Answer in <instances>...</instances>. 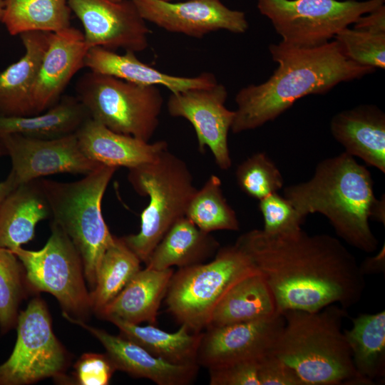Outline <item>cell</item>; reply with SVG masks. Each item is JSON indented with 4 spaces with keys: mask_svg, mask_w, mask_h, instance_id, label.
Returning <instances> with one entry per match:
<instances>
[{
    "mask_svg": "<svg viewBox=\"0 0 385 385\" xmlns=\"http://www.w3.org/2000/svg\"><path fill=\"white\" fill-rule=\"evenodd\" d=\"M51 32L19 35L24 54L0 73V117L34 115L32 93Z\"/></svg>",
    "mask_w": 385,
    "mask_h": 385,
    "instance_id": "22",
    "label": "cell"
},
{
    "mask_svg": "<svg viewBox=\"0 0 385 385\" xmlns=\"http://www.w3.org/2000/svg\"><path fill=\"white\" fill-rule=\"evenodd\" d=\"M91 118L76 96L63 95L47 111L29 116L0 117V138L19 134L37 139H55L76 133Z\"/></svg>",
    "mask_w": 385,
    "mask_h": 385,
    "instance_id": "26",
    "label": "cell"
},
{
    "mask_svg": "<svg viewBox=\"0 0 385 385\" xmlns=\"http://www.w3.org/2000/svg\"><path fill=\"white\" fill-rule=\"evenodd\" d=\"M269 51L278 66L266 81L250 84L236 94L237 109L230 129L235 134L275 120L301 98L324 94L342 82L376 71L347 58L334 39L311 48L280 41L270 44Z\"/></svg>",
    "mask_w": 385,
    "mask_h": 385,
    "instance_id": "2",
    "label": "cell"
},
{
    "mask_svg": "<svg viewBox=\"0 0 385 385\" xmlns=\"http://www.w3.org/2000/svg\"><path fill=\"white\" fill-rule=\"evenodd\" d=\"M17 339L8 359L0 365V385H24L60 377L67 354L52 330L43 301L36 297L18 315Z\"/></svg>",
    "mask_w": 385,
    "mask_h": 385,
    "instance_id": "11",
    "label": "cell"
},
{
    "mask_svg": "<svg viewBox=\"0 0 385 385\" xmlns=\"http://www.w3.org/2000/svg\"><path fill=\"white\" fill-rule=\"evenodd\" d=\"M347 309L337 304L316 312L289 309L273 354L304 385H369L355 369L342 331Z\"/></svg>",
    "mask_w": 385,
    "mask_h": 385,
    "instance_id": "4",
    "label": "cell"
},
{
    "mask_svg": "<svg viewBox=\"0 0 385 385\" xmlns=\"http://www.w3.org/2000/svg\"><path fill=\"white\" fill-rule=\"evenodd\" d=\"M226 87L222 83L201 88L171 93L167 102L170 115L183 118L193 126L198 149L208 148L216 165L222 170L232 165L228 146V133L235 118V111L227 109Z\"/></svg>",
    "mask_w": 385,
    "mask_h": 385,
    "instance_id": "12",
    "label": "cell"
},
{
    "mask_svg": "<svg viewBox=\"0 0 385 385\" xmlns=\"http://www.w3.org/2000/svg\"><path fill=\"white\" fill-rule=\"evenodd\" d=\"M64 318L92 334L104 346L116 370L135 378L151 380L158 385H188L197 376L199 365L169 363L153 356L138 344L119 335L88 325L83 320L63 313Z\"/></svg>",
    "mask_w": 385,
    "mask_h": 385,
    "instance_id": "18",
    "label": "cell"
},
{
    "mask_svg": "<svg viewBox=\"0 0 385 385\" xmlns=\"http://www.w3.org/2000/svg\"><path fill=\"white\" fill-rule=\"evenodd\" d=\"M260 360L240 361L209 370L210 385H260Z\"/></svg>",
    "mask_w": 385,
    "mask_h": 385,
    "instance_id": "38",
    "label": "cell"
},
{
    "mask_svg": "<svg viewBox=\"0 0 385 385\" xmlns=\"http://www.w3.org/2000/svg\"><path fill=\"white\" fill-rule=\"evenodd\" d=\"M362 274L365 277L371 274H378L385 272V246L383 245L381 250L374 256L364 259L359 264Z\"/></svg>",
    "mask_w": 385,
    "mask_h": 385,
    "instance_id": "41",
    "label": "cell"
},
{
    "mask_svg": "<svg viewBox=\"0 0 385 385\" xmlns=\"http://www.w3.org/2000/svg\"><path fill=\"white\" fill-rule=\"evenodd\" d=\"M51 232L39 250L20 247L11 251L21 262L26 282L33 289L51 294L63 313L83 320L92 307L81 255L66 233L53 221Z\"/></svg>",
    "mask_w": 385,
    "mask_h": 385,
    "instance_id": "10",
    "label": "cell"
},
{
    "mask_svg": "<svg viewBox=\"0 0 385 385\" xmlns=\"http://www.w3.org/2000/svg\"><path fill=\"white\" fill-rule=\"evenodd\" d=\"M4 0H0V22H1L4 14Z\"/></svg>",
    "mask_w": 385,
    "mask_h": 385,
    "instance_id": "43",
    "label": "cell"
},
{
    "mask_svg": "<svg viewBox=\"0 0 385 385\" xmlns=\"http://www.w3.org/2000/svg\"><path fill=\"white\" fill-rule=\"evenodd\" d=\"M85 67L89 71L107 74L134 83L163 86L171 93L212 86L217 83L215 76L204 72L195 77L176 76L163 73L141 62L135 52L123 54L100 46L91 47L85 58Z\"/></svg>",
    "mask_w": 385,
    "mask_h": 385,
    "instance_id": "21",
    "label": "cell"
},
{
    "mask_svg": "<svg viewBox=\"0 0 385 385\" xmlns=\"http://www.w3.org/2000/svg\"><path fill=\"white\" fill-rule=\"evenodd\" d=\"M173 273V268L140 269L98 314L106 320L118 318L135 324H155Z\"/></svg>",
    "mask_w": 385,
    "mask_h": 385,
    "instance_id": "23",
    "label": "cell"
},
{
    "mask_svg": "<svg viewBox=\"0 0 385 385\" xmlns=\"http://www.w3.org/2000/svg\"><path fill=\"white\" fill-rule=\"evenodd\" d=\"M284 324L282 314L242 323L207 326L202 331L197 363L207 369L260 360L273 353Z\"/></svg>",
    "mask_w": 385,
    "mask_h": 385,
    "instance_id": "14",
    "label": "cell"
},
{
    "mask_svg": "<svg viewBox=\"0 0 385 385\" xmlns=\"http://www.w3.org/2000/svg\"><path fill=\"white\" fill-rule=\"evenodd\" d=\"M50 217L39 179L18 185L0 203V247L14 250L29 242L38 222Z\"/></svg>",
    "mask_w": 385,
    "mask_h": 385,
    "instance_id": "24",
    "label": "cell"
},
{
    "mask_svg": "<svg viewBox=\"0 0 385 385\" xmlns=\"http://www.w3.org/2000/svg\"><path fill=\"white\" fill-rule=\"evenodd\" d=\"M24 267L10 250L0 247V328L5 333L16 325L19 307L25 295Z\"/></svg>",
    "mask_w": 385,
    "mask_h": 385,
    "instance_id": "33",
    "label": "cell"
},
{
    "mask_svg": "<svg viewBox=\"0 0 385 385\" xmlns=\"http://www.w3.org/2000/svg\"><path fill=\"white\" fill-rule=\"evenodd\" d=\"M220 247L210 233L202 231L185 216L168 230L145 265L155 270L173 266L183 268L205 262Z\"/></svg>",
    "mask_w": 385,
    "mask_h": 385,
    "instance_id": "25",
    "label": "cell"
},
{
    "mask_svg": "<svg viewBox=\"0 0 385 385\" xmlns=\"http://www.w3.org/2000/svg\"><path fill=\"white\" fill-rule=\"evenodd\" d=\"M259 379L260 385H304L296 372L273 354L260 359Z\"/></svg>",
    "mask_w": 385,
    "mask_h": 385,
    "instance_id": "39",
    "label": "cell"
},
{
    "mask_svg": "<svg viewBox=\"0 0 385 385\" xmlns=\"http://www.w3.org/2000/svg\"><path fill=\"white\" fill-rule=\"evenodd\" d=\"M351 321L344 334L354 366L369 385L375 384L385 376V311L360 314Z\"/></svg>",
    "mask_w": 385,
    "mask_h": 385,
    "instance_id": "29",
    "label": "cell"
},
{
    "mask_svg": "<svg viewBox=\"0 0 385 385\" xmlns=\"http://www.w3.org/2000/svg\"><path fill=\"white\" fill-rule=\"evenodd\" d=\"M75 91L91 118L115 133L149 142L159 125L163 98L157 86L89 71L78 78Z\"/></svg>",
    "mask_w": 385,
    "mask_h": 385,
    "instance_id": "8",
    "label": "cell"
},
{
    "mask_svg": "<svg viewBox=\"0 0 385 385\" xmlns=\"http://www.w3.org/2000/svg\"><path fill=\"white\" fill-rule=\"evenodd\" d=\"M146 21L173 33L194 38L220 30L243 34L249 27L245 12L227 7L220 0H133Z\"/></svg>",
    "mask_w": 385,
    "mask_h": 385,
    "instance_id": "16",
    "label": "cell"
},
{
    "mask_svg": "<svg viewBox=\"0 0 385 385\" xmlns=\"http://www.w3.org/2000/svg\"><path fill=\"white\" fill-rule=\"evenodd\" d=\"M71 14L67 0H4L1 23L12 36L56 32L71 26Z\"/></svg>",
    "mask_w": 385,
    "mask_h": 385,
    "instance_id": "30",
    "label": "cell"
},
{
    "mask_svg": "<svg viewBox=\"0 0 385 385\" xmlns=\"http://www.w3.org/2000/svg\"><path fill=\"white\" fill-rule=\"evenodd\" d=\"M330 131L345 152L385 173V114L374 105H360L336 113Z\"/></svg>",
    "mask_w": 385,
    "mask_h": 385,
    "instance_id": "20",
    "label": "cell"
},
{
    "mask_svg": "<svg viewBox=\"0 0 385 385\" xmlns=\"http://www.w3.org/2000/svg\"><path fill=\"white\" fill-rule=\"evenodd\" d=\"M4 155H6V150L0 140V157ZM17 186L10 174L4 181L0 182V203Z\"/></svg>",
    "mask_w": 385,
    "mask_h": 385,
    "instance_id": "42",
    "label": "cell"
},
{
    "mask_svg": "<svg viewBox=\"0 0 385 385\" xmlns=\"http://www.w3.org/2000/svg\"><path fill=\"white\" fill-rule=\"evenodd\" d=\"M76 134L86 157L100 164L128 170L154 161L168 146L165 140L150 143L115 133L92 118L88 119Z\"/></svg>",
    "mask_w": 385,
    "mask_h": 385,
    "instance_id": "19",
    "label": "cell"
},
{
    "mask_svg": "<svg viewBox=\"0 0 385 385\" xmlns=\"http://www.w3.org/2000/svg\"><path fill=\"white\" fill-rule=\"evenodd\" d=\"M117 168L101 164L83 178L69 183L39 179L52 221L78 251L85 278L92 289L102 256L115 238L103 219L101 203Z\"/></svg>",
    "mask_w": 385,
    "mask_h": 385,
    "instance_id": "5",
    "label": "cell"
},
{
    "mask_svg": "<svg viewBox=\"0 0 385 385\" xmlns=\"http://www.w3.org/2000/svg\"><path fill=\"white\" fill-rule=\"evenodd\" d=\"M67 3L81 22L85 41L91 47L135 53L148 48L151 31L133 0H67Z\"/></svg>",
    "mask_w": 385,
    "mask_h": 385,
    "instance_id": "15",
    "label": "cell"
},
{
    "mask_svg": "<svg viewBox=\"0 0 385 385\" xmlns=\"http://www.w3.org/2000/svg\"><path fill=\"white\" fill-rule=\"evenodd\" d=\"M76 381L81 385H107L116 371L106 354L85 353L74 365Z\"/></svg>",
    "mask_w": 385,
    "mask_h": 385,
    "instance_id": "37",
    "label": "cell"
},
{
    "mask_svg": "<svg viewBox=\"0 0 385 385\" xmlns=\"http://www.w3.org/2000/svg\"><path fill=\"white\" fill-rule=\"evenodd\" d=\"M128 180L149 202L140 214L139 232L122 238L145 264L168 230L185 216L197 188L188 165L168 149L154 161L129 169Z\"/></svg>",
    "mask_w": 385,
    "mask_h": 385,
    "instance_id": "6",
    "label": "cell"
},
{
    "mask_svg": "<svg viewBox=\"0 0 385 385\" xmlns=\"http://www.w3.org/2000/svg\"><path fill=\"white\" fill-rule=\"evenodd\" d=\"M334 39L349 60L364 66L385 68V33L346 27Z\"/></svg>",
    "mask_w": 385,
    "mask_h": 385,
    "instance_id": "35",
    "label": "cell"
},
{
    "mask_svg": "<svg viewBox=\"0 0 385 385\" xmlns=\"http://www.w3.org/2000/svg\"><path fill=\"white\" fill-rule=\"evenodd\" d=\"M258 207L264 220L262 230L268 234L299 230L305 220L292 203L278 192L260 200Z\"/></svg>",
    "mask_w": 385,
    "mask_h": 385,
    "instance_id": "36",
    "label": "cell"
},
{
    "mask_svg": "<svg viewBox=\"0 0 385 385\" xmlns=\"http://www.w3.org/2000/svg\"><path fill=\"white\" fill-rule=\"evenodd\" d=\"M185 217L206 232L217 230L237 231L240 222L235 210L227 202L222 182L212 175L192 197Z\"/></svg>",
    "mask_w": 385,
    "mask_h": 385,
    "instance_id": "32",
    "label": "cell"
},
{
    "mask_svg": "<svg viewBox=\"0 0 385 385\" xmlns=\"http://www.w3.org/2000/svg\"><path fill=\"white\" fill-rule=\"evenodd\" d=\"M354 29L374 33H385L384 4L360 16L354 24Z\"/></svg>",
    "mask_w": 385,
    "mask_h": 385,
    "instance_id": "40",
    "label": "cell"
},
{
    "mask_svg": "<svg viewBox=\"0 0 385 385\" xmlns=\"http://www.w3.org/2000/svg\"><path fill=\"white\" fill-rule=\"evenodd\" d=\"M0 140L11 158L9 174L17 185L56 173L86 175L101 165L82 152L76 133L55 139L11 134Z\"/></svg>",
    "mask_w": 385,
    "mask_h": 385,
    "instance_id": "13",
    "label": "cell"
},
{
    "mask_svg": "<svg viewBox=\"0 0 385 385\" xmlns=\"http://www.w3.org/2000/svg\"><path fill=\"white\" fill-rule=\"evenodd\" d=\"M385 0H257L282 42L297 48L316 47L331 41L361 16Z\"/></svg>",
    "mask_w": 385,
    "mask_h": 385,
    "instance_id": "9",
    "label": "cell"
},
{
    "mask_svg": "<svg viewBox=\"0 0 385 385\" xmlns=\"http://www.w3.org/2000/svg\"><path fill=\"white\" fill-rule=\"evenodd\" d=\"M108 320L118 328L120 336L141 346L155 356L174 364H197L202 332H192L185 324H181L175 332H168L154 324L140 326L118 318Z\"/></svg>",
    "mask_w": 385,
    "mask_h": 385,
    "instance_id": "28",
    "label": "cell"
},
{
    "mask_svg": "<svg viewBox=\"0 0 385 385\" xmlns=\"http://www.w3.org/2000/svg\"><path fill=\"white\" fill-rule=\"evenodd\" d=\"M90 48L83 33L73 26L51 33L33 89L34 115L59 101L72 78L85 67Z\"/></svg>",
    "mask_w": 385,
    "mask_h": 385,
    "instance_id": "17",
    "label": "cell"
},
{
    "mask_svg": "<svg viewBox=\"0 0 385 385\" xmlns=\"http://www.w3.org/2000/svg\"><path fill=\"white\" fill-rule=\"evenodd\" d=\"M235 178L241 190L258 200L278 192L284 185L280 170L263 152L254 153L239 164Z\"/></svg>",
    "mask_w": 385,
    "mask_h": 385,
    "instance_id": "34",
    "label": "cell"
},
{
    "mask_svg": "<svg viewBox=\"0 0 385 385\" xmlns=\"http://www.w3.org/2000/svg\"><path fill=\"white\" fill-rule=\"evenodd\" d=\"M257 271L235 243L220 247L211 261L179 268L173 273L165 297L168 310L192 332H202L230 288Z\"/></svg>",
    "mask_w": 385,
    "mask_h": 385,
    "instance_id": "7",
    "label": "cell"
},
{
    "mask_svg": "<svg viewBox=\"0 0 385 385\" xmlns=\"http://www.w3.org/2000/svg\"><path fill=\"white\" fill-rule=\"evenodd\" d=\"M112 1H122V0H112ZM163 1H174L175 0H163Z\"/></svg>",
    "mask_w": 385,
    "mask_h": 385,
    "instance_id": "44",
    "label": "cell"
},
{
    "mask_svg": "<svg viewBox=\"0 0 385 385\" xmlns=\"http://www.w3.org/2000/svg\"><path fill=\"white\" fill-rule=\"evenodd\" d=\"M276 313L273 295L259 271L237 282L215 307L207 326L255 321Z\"/></svg>",
    "mask_w": 385,
    "mask_h": 385,
    "instance_id": "27",
    "label": "cell"
},
{
    "mask_svg": "<svg viewBox=\"0 0 385 385\" xmlns=\"http://www.w3.org/2000/svg\"><path fill=\"white\" fill-rule=\"evenodd\" d=\"M283 196L304 218L325 216L337 235L351 246L371 253L379 241L369 220L385 225V198L374 195L371 174L354 157L340 153L320 161L308 180L284 188Z\"/></svg>",
    "mask_w": 385,
    "mask_h": 385,
    "instance_id": "3",
    "label": "cell"
},
{
    "mask_svg": "<svg viewBox=\"0 0 385 385\" xmlns=\"http://www.w3.org/2000/svg\"><path fill=\"white\" fill-rule=\"evenodd\" d=\"M235 244L264 277L277 310L316 312L337 304L348 309L366 287L354 255L337 238L309 235L302 228L268 234L252 230Z\"/></svg>",
    "mask_w": 385,
    "mask_h": 385,
    "instance_id": "1",
    "label": "cell"
},
{
    "mask_svg": "<svg viewBox=\"0 0 385 385\" xmlns=\"http://www.w3.org/2000/svg\"><path fill=\"white\" fill-rule=\"evenodd\" d=\"M140 263L123 238L115 236L102 256L96 284L90 292L92 311L98 314L115 298L141 269Z\"/></svg>",
    "mask_w": 385,
    "mask_h": 385,
    "instance_id": "31",
    "label": "cell"
}]
</instances>
